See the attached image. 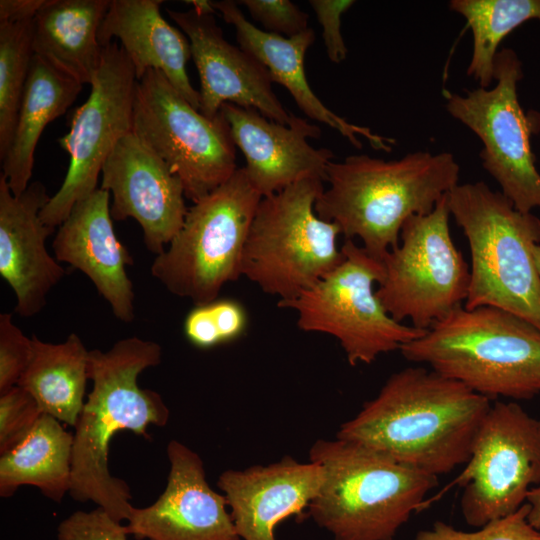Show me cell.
Here are the masks:
<instances>
[{
	"label": "cell",
	"instance_id": "16",
	"mask_svg": "<svg viewBox=\"0 0 540 540\" xmlns=\"http://www.w3.org/2000/svg\"><path fill=\"white\" fill-rule=\"evenodd\" d=\"M167 456L166 487L153 504L133 507L124 525L128 535L136 540H241L225 496L207 482L199 454L172 439Z\"/></svg>",
	"mask_w": 540,
	"mask_h": 540
},
{
	"label": "cell",
	"instance_id": "2",
	"mask_svg": "<svg viewBox=\"0 0 540 540\" xmlns=\"http://www.w3.org/2000/svg\"><path fill=\"white\" fill-rule=\"evenodd\" d=\"M161 357L158 343L138 337L121 339L107 351H89L92 390L74 426L69 494L79 502L92 501L119 522L127 521L134 506L129 485L109 471L110 442L120 431L149 440L150 425L167 424L170 411L162 396L137 381Z\"/></svg>",
	"mask_w": 540,
	"mask_h": 540
},
{
	"label": "cell",
	"instance_id": "6",
	"mask_svg": "<svg viewBox=\"0 0 540 540\" xmlns=\"http://www.w3.org/2000/svg\"><path fill=\"white\" fill-rule=\"evenodd\" d=\"M448 207L470 250L466 309L492 306L540 329V278L533 247L540 244V219L522 213L483 181L458 184Z\"/></svg>",
	"mask_w": 540,
	"mask_h": 540
},
{
	"label": "cell",
	"instance_id": "11",
	"mask_svg": "<svg viewBox=\"0 0 540 540\" xmlns=\"http://www.w3.org/2000/svg\"><path fill=\"white\" fill-rule=\"evenodd\" d=\"M450 216L446 194L429 214L407 219L383 259L376 295L396 321L427 330L464 305L470 267L452 240Z\"/></svg>",
	"mask_w": 540,
	"mask_h": 540
},
{
	"label": "cell",
	"instance_id": "39",
	"mask_svg": "<svg viewBox=\"0 0 540 540\" xmlns=\"http://www.w3.org/2000/svg\"><path fill=\"white\" fill-rule=\"evenodd\" d=\"M192 6V9L197 11L200 14H212L214 15L217 11L214 8L212 1L207 0H188L185 1Z\"/></svg>",
	"mask_w": 540,
	"mask_h": 540
},
{
	"label": "cell",
	"instance_id": "22",
	"mask_svg": "<svg viewBox=\"0 0 540 540\" xmlns=\"http://www.w3.org/2000/svg\"><path fill=\"white\" fill-rule=\"evenodd\" d=\"M212 4L224 21L234 27L239 47L267 68L273 82H278L288 90L307 117L336 129L357 148L362 147L358 138L362 136L375 149L386 152L392 150L394 139L382 137L367 127L347 122L328 109L311 89L306 79L304 59L315 40L313 29L308 28L292 37L271 34L247 20L237 2L222 0L212 1Z\"/></svg>",
	"mask_w": 540,
	"mask_h": 540
},
{
	"label": "cell",
	"instance_id": "8",
	"mask_svg": "<svg viewBox=\"0 0 540 540\" xmlns=\"http://www.w3.org/2000/svg\"><path fill=\"white\" fill-rule=\"evenodd\" d=\"M263 197L244 167L188 207L184 222L151 265L152 276L171 294L195 305L218 298L242 275L249 229Z\"/></svg>",
	"mask_w": 540,
	"mask_h": 540
},
{
	"label": "cell",
	"instance_id": "9",
	"mask_svg": "<svg viewBox=\"0 0 540 540\" xmlns=\"http://www.w3.org/2000/svg\"><path fill=\"white\" fill-rule=\"evenodd\" d=\"M341 250L344 259L333 271L277 306L294 310L301 330L335 337L351 366L371 364L421 337L426 330L396 321L378 299L374 285L384 277L383 262L351 239Z\"/></svg>",
	"mask_w": 540,
	"mask_h": 540
},
{
	"label": "cell",
	"instance_id": "34",
	"mask_svg": "<svg viewBox=\"0 0 540 540\" xmlns=\"http://www.w3.org/2000/svg\"><path fill=\"white\" fill-rule=\"evenodd\" d=\"M265 32L292 37L308 29V14L289 0H241Z\"/></svg>",
	"mask_w": 540,
	"mask_h": 540
},
{
	"label": "cell",
	"instance_id": "15",
	"mask_svg": "<svg viewBox=\"0 0 540 540\" xmlns=\"http://www.w3.org/2000/svg\"><path fill=\"white\" fill-rule=\"evenodd\" d=\"M99 188L113 196L112 219L136 220L146 248L156 256L178 233L188 211L181 180L133 132L106 159Z\"/></svg>",
	"mask_w": 540,
	"mask_h": 540
},
{
	"label": "cell",
	"instance_id": "19",
	"mask_svg": "<svg viewBox=\"0 0 540 540\" xmlns=\"http://www.w3.org/2000/svg\"><path fill=\"white\" fill-rule=\"evenodd\" d=\"M49 199L40 181L14 195L0 174V275L16 295L15 312L24 318L44 308L47 295L65 275L46 248L55 228L41 220L40 212Z\"/></svg>",
	"mask_w": 540,
	"mask_h": 540
},
{
	"label": "cell",
	"instance_id": "38",
	"mask_svg": "<svg viewBox=\"0 0 540 540\" xmlns=\"http://www.w3.org/2000/svg\"><path fill=\"white\" fill-rule=\"evenodd\" d=\"M526 503L529 505L527 520L533 528L540 531V479L529 490Z\"/></svg>",
	"mask_w": 540,
	"mask_h": 540
},
{
	"label": "cell",
	"instance_id": "18",
	"mask_svg": "<svg viewBox=\"0 0 540 540\" xmlns=\"http://www.w3.org/2000/svg\"><path fill=\"white\" fill-rule=\"evenodd\" d=\"M220 113L226 119L233 141L243 153L244 167L253 187L266 197L307 177L325 181L334 154L314 148L307 138H319L321 130L293 115L290 124L263 116L254 108L224 103Z\"/></svg>",
	"mask_w": 540,
	"mask_h": 540
},
{
	"label": "cell",
	"instance_id": "31",
	"mask_svg": "<svg viewBox=\"0 0 540 540\" xmlns=\"http://www.w3.org/2000/svg\"><path fill=\"white\" fill-rule=\"evenodd\" d=\"M528 512L525 503L516 512L471 532L436 521L432 528L417 532L413 540H540V531L527 520Z\"/></svg>",
	"mask_w": 540,
	"mask_h": 540
},
{
	"label": "cell",
	"instance_id": "21",
	"mask_svg": "<svg viewBox=\"0 0 540 540\" xmlns=\"http://www.w3.org/2000/svg\"><path fill=\"white\" fill-rule=\"evenodd\" d=\"M109 201L110 193L98 188L76 203L52 245L56 260L85 274L114 316L129 323L135 317V295L126 267L133 258L114 231Z\"/></svg>",
	"mask_w": 540,
	"mask_h": 540
},
{
	"label": "cell",
	"instance_id": "20",
	"mask_svg": "<svg viewBox=\"0 0 540 540\" xmlns=\"http://www.w3.org/2000/svg\"><path fill=\"white\" fill-rule=\"evenodd\" d=\"M325 479L316 462L300 463L290 456L244 470H225L217 486L223 492L239 537L276 540L275 528L291 516H302Z\"/></svg>",
	"mask_w": 540,
	"mask_h": 540
},
{
	"label": "cell",
	"instance_id": "13",
	"mask_svg": "<svg viewBox=\"0 0 540 540\" xmlns=\"http://www.w3.org/2000/svg\"><path fill=\"white\" fill-rule=\"evenodd\" d=\"M540 479V419L516 402L490 406L470 457L451 485L462 488L465 522L480 528L516 512Z\"/></svg>",
	"mask_w": 540,
	"mask_h": 540
},
{
	"label": "cell",
	"instance_id": "37",
	"mask_svg": "<svg viewBox=\"0 0 540 540\" xmlns=\"http://www.w3.org/2000/svg\"><path fill=\"white\" fill-rule=\"evenodd\" d=\"M46 0H1L0 21L32 20Z\"/></svg>",
	"mask_w": 540,
	"mask_h": 540
},
{
	"label": "cell",
	"instance_id": "25",
	"mask_svg": "<svg viewBox=\"0 0 540 540\" xmlns=\"http://www.w3.org/2000/svg\"><path fill=\"white\" fill-rule=\"evenodd\" d=\"M83 84L34 54L9 148L1 160L2 174L14 195L30 184L34 153L47 124L74 103Z\"/></svg>",
	"mask_w": 540,
	"mask_h": 540
},
{
	"label": "cell",
	"instance_id": "28",
	"mask_svg": "<svg viewBox=\"0 0 540 540\" xmlns=\"http://www.w3.org/2000/svg\"><path fill=\"white\" fill-rule=\"evenodd\" d=\"M450 8L462 15L473 34L467 75L488 88L501 41L529 20H540V0H452Z\"/></svg>",
	"mask_w": 540,
	"mask_h": 540
},
{
	"label": "cell",
	"instance_id": "30",
	"mask_svg": "<svg viewBox=\"0 0 540 540\" xmlns=\"http://www.w3.org/2000/svg\"><path fill=\"white\" fill-rule=\"evenodd\" d=\"M247 314L237 300L217 298L195 305L185 317L183 331L197 348L208 349L239 338L246 330Z\"/></svg>",
	"mask_w": 540,
	"mask_h": 540
},
{
	"label": "cell",
	"instance_id": "5",
	"mask_svg": "<svg viewBox=\"0 0 540 540\" xmlns=\"http://www.w3.org/2000/svg\"><path fill=\"white\" fill-rule=\"evenodd\" d=\"M400 352L488 399L540 394V329L500 308L458 307Z\"/></svg>",
	"mask_w": 540,
	"mask_h": 540
},
{
	"label": "cell",
	"instance_id": "12",
	"mask_svg": "<svg viewBox=\"0 0 540 540\" xmlns=\"http://www.w3.org/2000/svg\"><path fill=\"white\" fill-rule=\"evenodd\" d=\"M522 62L514 50L498 51L491 88L478 87L464 95L448 93L446 110L474 132L483 144V168L501 193L522 213L540 207V173L531 149V135L540 130V114L521 107L517 84Z\"/></svg>",
	"mask_w": 540,
	"mask_h": 540
},
{
	"label": "cell",
	"instance_id": "17",
	"mask_svg": "<svg viewBox=\"0 0 540 540\" xmlns=\"http://www.w3.org/2000/svg\"><path fill=\"white\" fill-rule=\"evenodd\" d=\"M169 17L187 36L192 59L200 77V112L213 118L224 103L254 108L281 124L293 115L275 95L267 68L254 56L234 46L223 36L214 15L194 9H167Z\"/></svg>",
	"mask_w": 540,
	"mask_h": 540
},
{
	"label": "cell",
	"instance_id": "32",
	"mask_svg": "<svg viewBox=\"0 0 540 540\" xmlns=\"http://www.w3.org/2000/svg\"><path fill=\"white\" fill-rule=\"evenodd\" d=\"M42 411L20 386L0 394V455L10 451L32 430Z\"/></svg>",
	"mask_w": 540,
	"mask_h": 540
},
{
	"label": "cell",
	"instance_id": "36",
	"mask_svg": "<svg viewBox=\"0 0 540 540\" xmlns=\"http://www.w3.org/2000/svg\"><path fill=\"white\" fill-rule=\"evenodd\" d=\"M355 3L353 0H310L318 22L328 58L333 63L346 59L347 47L341 34V16Z\"/></svg>",
	"mask_w": 540,
	"mask_h": 540
},
{
	"label": "cell",
	"instance_id": "40",
	"mask_svg": "<svg viewBox=\"0 0 540 540\" xmlns=\"http://www.w3.org/2000/svg\"><path fill=\"white\" fill-rule=\"evenodd\" d=\"M532 252H533V258H534L536 270L540 278V244H535Z\"/></svg>",
	"mask_w": 540,
	"mask_h": 540
},
{
	"label": "cell",
	"instance_id": "35",
	"mask_svg": "<svg viewBox=\"0 0 540 540\" xmlns=\"http://www.w3.org/2000/svg\"><path fill=\"white\" fill-rule=\"evenodd\" d=\"M58 540H128L121 522L100 507L91 511L78 510L60 522Z\"/></svg>",
	"mask_w": 540,
	"mask_h": 540
},
{
	"label": "cell",
	"instance_id": "7",
	"mask_svg": "<svg viewBox=\"0 0 540 540\" xmlns=\"http://www.w3.org/2000/svg\"><path fill=\"white\" fill-rule=\"evenodd\" d=\"M323 181L307 177L263 197L252 220L242 275L278 302L295 299L344 259L337 244L339 227L314 209Z\"/></svg>",
	"mask_w": 540,
	"mask_h": 540
},
{
	"label": "cell",
	"instance_id": "10",
	"mask_svg": "<svg viewBox=\"0 0 540 540\" xmlns=\"http://www.w3.org/2000/svg\"><path fill=\"white\" fill-rule=\"evenodd\" d=\"M132 132L181 180L193 203L238 169L224 116L203 115L160 70H148L137 81Z\"/></svg>",
	"mask_w": 540,
	"mask_h": 540
},
{
	"label": "cell",
	"instance_id": "14",
	"mask_svg": "<svg viewBox=\"0 0 540 540\" xmlns=\"http://www.w3.org/2000/svg\"><path fill=\"white\" fill-rule=\"evenodd\" d=\"M137 81L121 46L115 41L104 46L90 94L74 111L69 131L58 139L70 156V164L62 185L40 212L46 225H61L76 203L99 188L106 159L117 143L132 132Z\"/></svg>",
	"mask_w": 540,
	"mask_h": 540
},
{
	"label": "cell",
	"instance_id": "3",
	"mask_svg": "<svg viewBox=\"0 0 540 540\" xmlns=\"http://www.w3.org/2000/svg\"><path fill=\"white\" fill-rule=\"evenodd\" d=\"M453 154L417 151L385 161L365 154L330 162L328 187L317 198L319 218L336 224L346 239L358 237L363 248L383 261L400 243L408 218L426 215L459 183Z\"/></svg>",
	"mask_w": 540,
	"mask_h": 540
},
{
	"label": "cell",
	"instance_id": "29",
	"mask_svg": "<svg viewBox=\"0 0 540 540\" xmlns=\"http://www.w3.org/2000/svg\"><path fill=\"white\" fill-rule=\"evenodd\" d=\"M33 56V19L0 21V160L13 137Z\"/></svg>",
	"mask_w": 540,
	"mask_h": 540
},
{
	"label": "cell",
	"instance_id": "26",
	"mask_svg": "<svg viewBox=\"0 0 540 540\" xmlns=\"http://www.w3.org/2000/svg\"><path fill=\"white\" fill-rule=\"evenodd\" d=\"M73 441L60 421L43 413L21 442L0 456V496L31 485L61 503L71 487Z\"/></svg>",
	"mask_w": 540,
	"mask_h": 540
},
{
	"label": "cell",
	"instance_id": "33",
	"mask_svg": "<svg viewBox=\"0 0 540 540\" xmlns=\"http://www.w3.org/2000/svg\"><path fill=\"white\" fill-rule=\"evenodd\" d=\"M33 353L28 338L14 323L10 313L0 314V394L17 386Z\"/></svg>",
	"mask_w": 540,
	"mask_h": 540
},
{
	"label": "cell",
	"instance_id": "27",
	"mask_svg": "<svg viewBox=\"0 0 540 540\" xmlns=\"http://www.w3.org/2000/svg\"><path fill=\"white\" fill-rule=\"evenodd\" d=\"M31 338L32 358L18 386L33 396L42 413L74 427L90 380V350L76 333L57 344Z\"/></svg>",
	"mask_w": 540,
	"mask_h": 540
},
{
	"label": "cell",
	"instance_id": "23",
	"mask_svg": "<svg viewBox=\"0 0 540 540\" xmlns=\"http://www.w3.org/2000/svg\"><path fill=\"white\" fill-rule=\"evenodd\" d=\"M162 0H111L98 40L104 47L118 39L140 80L151 69L160 70L186 100L200 110V93L191 84L186 65L190 42L161 15Z\"/></svg>",
	"mask_w": 540,
	"mask_h": 540
},
{
	"label": "cell",
	"instance_id": "4",
	"mask_svg": "<svg viewBox=\"0 0 540 540\" xmlns=\"http://www.w3.org/2000/svg\"><path fill=\"white\" fill-rule=\"evenodd\" d=\"M309 459L325 479L307 509L334 540H393L438 485L437 476L337 437L318 439Z\"/></svg>",
	"mask_w": 540,
	"mask_h": 540
},
{
	"label": "cell",
	"instance_id": "1",
	"mask_svg": "<svg viewBox=\"0 0 540 540\" xmlns=\"http://www.w3.org/2000/svg\"><path fill=\"white\" fill-rule=\"evenodd\" d=\"M490 399L423 366L393 373L336 437L439 476L465 465Z\"/></svg>",
	"mask_w": 540,
	"mask_h": 540
},
{
	"label": "cell",
	"instance_id": "24",
	"mask_svg": "<svg viewBox=\"0 0 540 540\" xmlns=\"http://www.w3.org/2000/svg\"><path fill=\"white\" fill-rule=\"evenodd\" d=\"M111 0H46L33 19V50L81 84H91L101 62L98 40Z\"/></svg>",
	"mask_w": 540,
	"mask_h": 540
}]
</instances>
